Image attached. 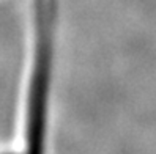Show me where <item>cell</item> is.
<instances>
[{"mask_svg":"<svg viewBox=\"0 0 156 154\" xmlns=\"http://www.w3.org/2000/svg\"><path fill=\"white\" fill-rule=\"evenodd\" d=\"M52 53V0L36 3V50L30 88L29 121H27V154H44L46 104L51 76Z\"/></svg>","mask_w":156,"mask_h":154,"instance_id":"obj_1","label":"cell"}]
</instances>
